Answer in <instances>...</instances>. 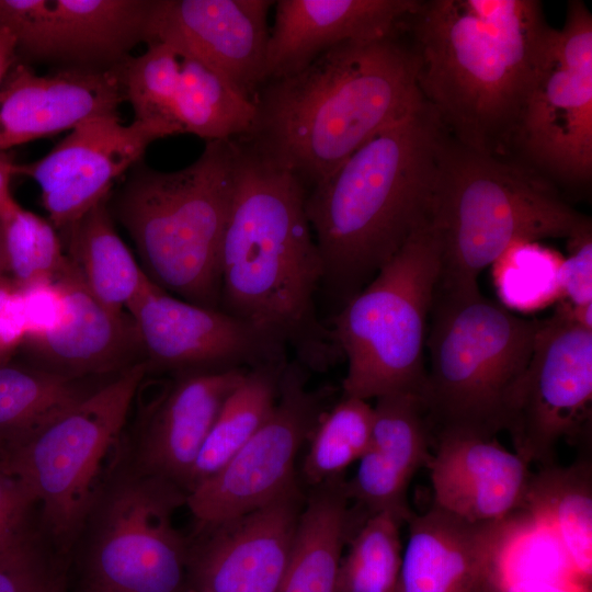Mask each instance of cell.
Segmentation results:
<instances>
[{"mask_svg":"<svg viewBox=\"0 0 592 592\" xmlns=\"http://www.w3.org/2000/svg\"><path fill=\"white\" fill-rule=\"evenodd\" d=\"M123 101L116 68L68 67L37 75L19 60L0 86V153L93 117L118 115Z\"/></svg>","mask_w":592,"mask_h":592,"instance_id":"cell-19","label":"cell"},{"mask_svg":"<svg viewBox=\"0 0 592 592\" xmlns=\"http://www.w3.org/2000/svg\"><path fill=\"white\" fill-rule=\"evenodd\" d=\"M19 287L26 320L25 339L42 337L60 325L67 304L65 293L56 281L38 280Z\"/></svg>","mask_w":592,"mask_h":592,"instance_id":"cell-40","label":"cell"},{"mask_svg":"<svg viewBox=\"0 0 592 592\" xmlns=\"http://www.w3.org/2000/svg\"><path fill=\"white\" fill-rule=\"evenodd\" d=\"M36 497L0 463V555L39 534L34 525Z\"/></svg>","mask_w":592,"mask_h":592,"instance_id":"cell-37","label":"cell"},{"mask_svg":"<svg viewBox=\"0 0 592 592\" xmlns=\"http://www.w3.org/2000/svg\"><path fill=\"white\" fill-rule=\"evenodd\" d=\"M376 400L368 446L355 475L343 482L344 491L367 516L389 512L408 523L414 515L407 500L409 483L432 458L431 426L418 395L392 394Z\"/></svg>","mask_w":592,"mask_h":592,"instance_id":"cell-24","label":"cell"},{"mask_svg":"<svg viewBox=\"0 0 592 592\" xmlns=\"http://www.w3.org/2000/svg\"><path fill=\"white\" fill-rule=\"evenodd\" d=\"M396 592H475L499 566L512 526L470 523L433 504L408 522Z\"/></svg>","mask_w":592,"mask_h":592,"instance_id":"cell-23","label":"cell"},{"mask_svg":"<svg viewBox=\"0 0 592 592\" xmlns=\"http://www.w3.org/2000/svg\"><path fill=\"white\" fill-rule=\"evenodd\" d=\"M430 223L441 247L436 291L469 295L478 276L512 244L568 240L592 230L560 190L513 157L473 150L445 132L440 140Z\"/></svg>","mask_w":592,"mask_h":592,"instance_id":"cell-5","label":"cell"},{"mask_svg":"<svg viewBox=\"0 0 592 592\" xmlns=\"http://www.w3.org/2000/svg\"><path fill=\"white\" fill-rule=\"evenodd\" d=\"M402 524L389 512L364 520L342 555L335 592H396L403 550Z\"/></svg>","mask_w":592,"mask_h":592,"instance_id":"cell-33","label":"cell"},{"mask_svg":"<svg viewBox=\"0 0 592 592\" xmlns=\"http://www.w3.org/2000/svg\"><path fill=\"white\" fill-rule=\"evenodd\" d=\"M26 337V320L19 285L8 275L0 278V364L12 360Z\"/></svg>","mask_w":592,"mask_h":592,"instance_id":"cell-42","label":"cell"},{"mask_svg":"<svg viewBox=\"0 0 592 592\" xmlns=\"http://www.w3.org/2000/svg\"><path fill=\"white\" fill-rule=\"evenodd\" d=\"M52 566L38 534L0 555V592H33Z\"/></svg>","mask_w":592,"mask_h":592,"instance_id":"cell-39","label":"cell"},{"mask_svg":"<svg viewBox=\"0 0 592 592\" xmlns=\"http://www.w3.org/2000/svg\"><path fill=\"white\" fill-rule=\"evenodd\" d=\"M418 4L419 0L275 1L266 82L301 71L340 44L373 41L400 31Z\"/></svg>","mask_w":592,"mask_h":592,"instance_id":"cell-22","label":"cell"},{"mask_svg":"<svg viewBox=\"0 0 592 592\" xmlns=\"http://www.w3.org/2000/svg\"><path fill=\"white\" fill-rule=\"evenodd\" d=\"M306 372L297 361L286 364L264 423L219 470L186 493L200 530L257 510L298 486L297 454L326 410L322 394L307 387Z\"/></svg>","mask_w":592,"mask_h":592,"instance_id":"cell-12","label":"cell"},{"mask_svg":"<svg viewBox=\"0 0 592 592\" xmlns=\"http://www.w3.org/2000/svg\"><path fill=\"white\" fill-rule=\"evenodd\" d=\"M33 592H67L65 576L53 565Z\"/></svg>","mask_w":592,"mask_h":592,"instance_id":"cell-45","label":"cell"},{"mask_svg":"<svg viewBox=\"0 0 592 592\" xmlns=\"http://www.w3.org/2000/svg\"><path fill=\"white\" fill-rule=\"evenodd\" d=\"M436 506L470 523H497L525 508L530 464L494 436L466 431L436 433L428 465Z\"/></svg>","mask_w":592,"mask_h":592,"instance_id":"cell-21","label":"cell"},{"mask_svg":"<svg viewBox=\"0 0 592 592\" xmlns=\"http://www.w3.org/2000/svg\"><path fill=\"white\" fill-rule=\"evenodd\" d=\"M288 361L250 368L221 407L195 463L186 493L219 470L259 430L276 402Z\"/></svg>","mask_w":592,"mask_h":592,"instance_id":"cell-30","label":"cell"},{"mask_svg":"<svg viewBox=\"0 0 592 592\" xmlns=\"http://www.w3.org/2000/svg\"><path fill=\"white\" fill-rule=\"evenodd\" d=\"M147 374L139 362L36 428L0 433V463L36 497L39 530L60 553L79 539Z\"/></svg>","mask_w":592,"mask_h":592,"instance_id":"cell-9","label":"cell"},{"mask_svg":"<svg viewBox=\"0 0 592 592\" xmlns=\"http://www.w3.org/2000/svg\"><path fill=\"white\" fill-rule=\"evenodd\" d=\"M234 140L219 309L283 344L307 371L326 372L341 353L317 309L323 264L306 213L307 190L243 140Z\"/></svg>","mask_w":592,"mask_h":592,"instance_id":"cell-2","label":"cell"},{"mask_svg":"<svg viewBox=\"0 0 592 592\" xmlns=\"http://www.w3.org/2000/svg\"><path fill=\"white\" fill-rule=\"evenodd\" d=\"M185 592H206V591H201V590H196V589H193V588H189L186 589Z\"/></svg>","mask_w":592,"mask_h":592,"instance_id":"cell-48","label":"cell"},{"mask_svg":"<svg viewBox=\"0 0 592 592\" xmlns=\"http://www.w3.org/2000/svg\"><path fill=\"white\" fill-rule=\"evenodd\" d=\"M550 54L568 70L592 73V14L584 2H568L563 27L553 30Z\"/></svg>","mask_w":592,"mask_h":592,"instance_id":"cell-38","label":"cell"},{"mask_svg":"<svg viewBox=\"0 0 592 592\" xmlns=\"http://www.w3.org/2000/svg\"><path fill=\"white\" fill-rule=\"evenodd\" d=\"M83 592H102V591L86 588Z\"/></svg>","mask_w":592,"mask_h":592,"instance_id":"cell-49","label":"cell"},{"mask_svg":"<svg viewBox=\"0 0 592 592\" xmlns=\"http://www.w3.org/2000/svg\"><path fill=\"white\" fill-rule=\"evenodd\" d=\"M592 330L569 306L539 325L526 371L506 413L504 430L526 463L555 465L561 440H579L591 422Z\"/></svg>","mask_w":592,"mask_h":592,"instance_id":"cell-11","label":"cell"},{"mask_svg":"<svg viewBox=\"0 0 592 592\" xmlns=\"http://www.w3.org/2000/svg\"><path fill=\"white\" fill-rule=\"evenodd\" d=\"M235 140L206 141L178 171L138 163L109 206L134 240L144 271L159 287L219 309L220 248L235 182Z\"/></svg>","mask_w":592,"mask_h":592,"instance_id":"cell-6","label":"cell"},{"mask_svg":"<svg viewBox=\"0 0 592 592\" xmlns=\"http://www.w3.org/2000/svg\"><path fill=\"white\" fill-rule=\"evenodd\" d=\"M5 275H8V271H7V262H5L2 234H1V227H0V278Z\"/></svg>","mask_w":592,"mask_h":592,"instance_id":"cell-46","label":"cell"},{"mask_svg":"<svg viewBox=\"0 0 592 592\" xmlns=\"http://www.w3.org/2000/svg\"><path fill=\"white\" fill-rule=\"evenodd\" d=\"M343 480L314 487L301 510L289 565L278 592H335L353 512Z\"/></svg>","mask_w":592,"mask_h":592,"instance_id":"cell-26","label":"cell"},{"mask_svg":"<svg viewBox=\"0 0 592 592\" xmlns=\"http://www.w3.org/2000/svg\"><path fill=\"white\" fill-rule=\"evenodd\" d=\"M109 200L60 231L66 234V254L90 292L111 310L124 312L150 278L117 234Z\"/></svg>","mask_w":592,"mask_h":592,"instance_id":"cell-27","label":"cell"},{"mask_svg":"<svg viewBox=\"0 0 592 592\" xmlns=\"http://www.w3.org/2000/svg\"><path fill=\"white\" fill-rule=\"evenodd\" d=\"M157 5L158 0H48L38 60L114 69L136 45L151 42Z\"/></svg>","mask_w":592,"mask_h":592,"instance_id":"cell-25","label":"cell"},{"mask_svg":"<svg viewBox=\"0 0 592 592\" xmlns=\"http://www.w3.org/2000/svg\"><path fill=\"white\" fill-rule=\"evenodd\" d=\"M249 369L172 374L173 379L138 421L129 464L186 492L200 452L221 407Z\"/></svg>","mask_w":592,"mask_h":592,"instance_id":"cell-18","label":"cell"},{"mask_svg":"<svg viewBox=\"0 0 592 592\" xmlns=\"http://www.w3.org/2000/svg\"><path fill=\"white\" fill-rule=\"evenodd\" d=\"M55 281L65 293V317L53 331L23 341L19 350L26 363L88 378L114 376L144 362L132 317L101 304L69 258Z\"/></svg>","mask_w":592,"mask_h":592,"instance_id":"cell-20","label":"cell"},{"mask_svg":"<svg viewBox=\"0 0 592 592\" xmlns=\"http://www.w3.org/2000/svg\"><path fill=\"white\" fill-rule=\"evenodd\" d=\"M512 157L558 189L579 191L591 183L592 73L560 66L550 54V44L522 111Z\"/></svg>","mask_w":592,"mask_h":592,"instance_id":"cell-17","label":"cell"},{"mask_svg":"<svg viewBox=\"0 0 592 592\" xmlns=\"http://www.w3.org/2000/svg\"><path fill=\"white\" fill-rule=\"evenodd\" d=\"M443 132L422 99L307 191L320 291L340 307L430 220Z\"/></svg>","mask_w":592,"mask_h":592,"instance_id":"cell-4","label":"cell"},{"mask_svg":"<svg viewBox=\"0 0 592 592\" xmlns=\"http://www.w3.org/2000/svg\"><path fill=\"white\" fill-rule=\"evenodd\" d=\"M171 132L159 124L133 121L125 125L118 115L80 123L46 156L16 166V174L39 186L49 221L62 230L92 207L110 197L114 182L140 162L148 146Z\"/></svg>","mask_w":592,"mask_h":592,"instance_id":"cell-14","label":"cell"},{"mask_svg":"<svg viewBox=\"0 0 592 592\" xmlns=\"http://www.w3.org/2000/svg\"><path fill=\"white\" fill-rule=\"evenodd\" d=\"M562 259L533 241L512 244L492 265L502 300L516 309H537L560 296Z\"/></svg>","mask_w":592,"mask_h":592,"instance_id":"cell-36","label":"cell"},{"mask_svg":"<svg viewBox=\"0 0 592 592\" xmlns=\"http://www.w3.org/2000/svg\"><path fill=\"white\" fill-rule=\"evenodd\" d=\"M185 499L181 487L129 462L109 475L80 533L86 534V588L185 592L190 546L172 522Z\"/></svg>","mask_w":592,"mask_h":592,"instance_id":"cell-10","label":"cell"},{"mask_svg":"<svg viewBox=\"0 0 592 592\" xmlns=\"http://www.w3.org/2000/svg\"><path fill=\"white\" fill-rule=\"evenodd\" d=\"M126 311L150 373L253 368L288 361L286 348L221 309L178 298L151 280Z\"/></svg>","mask_w":592,"mask_h":592,"instance_id":"cell-13","label":"cell"},{"mask_svg":"<svg viewBox=\"0 0 592 592\" xmlns=\"http://www.w3.org/2000/svg\"><path fill=\"white\" fill-rule=\"evenodd\" d=\"M420 395L430 426L494 436L531 358L539 320L483 297L435 289Z\"/></svg>","mask_w":592,"mask_h":592,"instance_id":"cell-7","label":"cell"},{"mask_svg":"<svg viewBox=\"0 0 592 592\" xmlns=\"http://www.w3.org/2000/svg\"><path fill=\"white\" fill-rule=\"evenodd\" d=\"M272 0H158L151 42L196 59L253 101L265 84Z\"/></svg>","mask_w":592,"mask_h":592,"instance_id":"cell-15","label":"cell"},{"mask_svg":"<svg viewBox=\"0 0 592 592\" xmlns=\"http://www.w3.org/2000/svg\"><path fill=\"white\" fill-rule=\"evenodd\" d=\"M415 82L444 132L485 153L512 157L525 102L553 27L537 0L419 1L407 18Z\"/></svg>","mask_w":592,"mask_h":592,"instance_id":"cell-1","label":"cell"},{"mask_svg":"<svg viewBox=\"0 0 592 592\" xmlns=\"http://www.w3.org/2000/svg\"><path fill=\"white\" fill-rule=\"evenodd\" d=\"M475 592H500L494 581V574L482 585H480Z\"/></svg>","mask_w":592,"mask_h":592,"instance_id":"cell-47","label":"cell"},{"mask_svg":"<svg viewBox=\"0 0 592 592\" xmlns=\"http://www.w3.org/2000/svg\"><path fill=\"white\" fill-rule=\"evenodd\" d=\"M441 272V247L430 220L333 316L332 340L346 360L344 397L420 396L423 350Z\"/></svg>","mask_w":592,"mask_h":592,"instance_id":"cell-8","label":"cell"},{"mask_svg":"<svg viewBox=\"0 0 592 592\" xmlns=\"http://www.w3.org/2000/svg\"><path fill=\"white\" fill-rule=\"evenodd\" d=\"M173 101V122L179 134L206 141L246 136L253 123L254 103L201 61L182 57Z\"/></svg>","mask_w":592,"mask_h":592,"instance_id":"cell-29","label":"cell"},{"mask_svg":"<svg viewBox=\"0 0 592 592\" xmlns=\"http://www.w3.org/2000/svg\"><path fill=\"white\" fill-rule=\"evenodd\" d=\"M8 276L18 285L55 281L68 262L62 241L49 220L14 201L0 212Z\"/></svg>","mask_w":592,"mask_h":592,"instance_id":"cell-34","label":"cell"},{"mask_svg":"<svg viewBox=\"0 0 592 592\" xmlns=\"http://www.w3.org/2000/svg\"><path fill=\"white\" fill-rule=\"evenodd\" d=\"M374 410L367 400L342 397L325 410L309 436L303 475L312 487L340 479L342 473L365 453L372 433Z\"/></svg>","mask_w":592,"mask_h":592,"instance_id":"cell-32","label":"cell"},{"mask_svg":"<svg viewBox=\"0 0 592 592\" xmlns=\"http://www.w3.org/2000/svg\"><path fill=\"white\" fill-rule=\"evenodd\" d=\"M16 166L11 155L0 153V212L15 201L10 192V183L16 175Z\"/></svg>","mask_w":592,"mask_h":592,"instance_id":"cell-43","label":"cell"},{"mask_svg":"<svg viewBox=\"0 0 592 592\" xmlns=\"http://www.w3.org/2000/svg\"><path fill=\"white\" fill-rule=\"evenodd\" d=\"M299 487L214 527L189 548L187 587L206 592H278L304 508Z\"/></svg>","mask_w":592,"mask_h":592,"instance_id":"cell-16","label":"cell"},{"mask_svg":"<svg viewBox=\"0 0 592 592\" xmlns=\"http://www.w3.org/2000/svg\"><path fill=\"white\" fill-rule=\"evenodd\" d=\"M19 61L13 36L0 30V86L10 69Z\"/></svg>","mask_w":592,"mask_h":592,"instance_id":"cell-44","label":"cell"},{"mask_svg":"<svg viewBox=\"0 0 592 592\" xmlns=\"http://www.w3.org/2000/svg\"><path fill=\"white\" fill-rule=\"evenodd\" d=\"M111 377H68L12 360L0 364V433L36 428L89 396Z\"/></svg>","mask_w":592,"mask_h":592,"instance_id":"cell-31","label":"cell"},{"mask_svg":"<svg viewBox=\"0 0 592 592\" xmlns=\"http://www.w3.org/2000/svg\"><path fill=\"white\" fill-rule=\"evenodd\" d=\"M402 30L340 44L301 71L267 81L239 139L310 190L422 100Z\"/></svg>","mask_w":592,"mask_h":592,"instance_id":"cell-3","label":"cell"},{"mask_svg":"<svg viewBox=\"0 0 592 592\" xmlns=\"http://www.w3.org/2000/svg\"><path fill=\"white\" fill-rule=\"evenodd\" d=\"M568 242L570 255L558 272L560 295L572 308L592 305V230Z\"/></svg>","mask_w":592,"mask_h":592,"instance_id":"cell-41","label":"cell"},{"mask_svg":"<svg viewBox=\"0 0 592 592\" xmlns=\"http://www.w3.org/2000/svg\"><path fill=\"white\" fill-rule=\"evenodd\" d=\"M525 508L550 525L585 582L592 563V467L588 459L543 467L532 476Z\"/></svg>","mask_w":592,"mask_h":592,"instance_id":"cell-28","label":"cell"},{"mask_svg":"<svg viewBox=\"0 0 592 592\" xmlns=\"http://www.w3.org/2000/svg\"><path fill=\"white\" fill-rule=\"evenodd\" d=\"M145 53L129 56L116 67L125 100L134 111L135 121L159 124L172 136L179 132L173 122V101L178 87L181 59L167 44H147Z\"/></svg>","mask_w":592,"mask_h":592,"instance_id":"cell-35","label":"cell"}]
</instances>
